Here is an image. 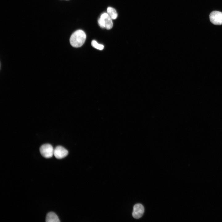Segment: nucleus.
<instances>
[{
	"label": "nucleus",
	"instance_id": "1",
	"mask_svg": "<svg viewBox=\"0 0 222 222\" xmlns=\"http://www.w3.org/2000/svg\"><path fill=\"white\" fill-rule=\"evenodd\" d=\"M86 39L85 32L81 30L75 31L71 35L70 39L71 45L73 47H78L82 46Z\"/></svg>",
	"mask_w": 222,
	"mask_h": 222
},
{
	"label": "nucleus",
	"instance_id": "2",
	"mask_svg": "<svg viewBox=\"0 0 222 222\" xmlns=\"http://www.w3.org/2000/svg\"><path fill=\"white\" fill-rule=\"evenodd\" d=\"M98 23L100 27L107 30L111 29L113 26L112 18L107 13H104L98 19Z\"/></svg>",
	"mask_w": 222,
	"mask_h": 222
},
{
	"label": "nucleus",
	"instance_id": "3",
	"mask_svg": "<svg viewBox=\"0 0 222 222\" xmlns=\"http://www.w3.org/2000/svg\"><path fill=\"white\" fill-rule=\"evenodd\" d=\"M39 150L42 155L46 158H51L54 155V149L52 146L49 144L42 145Z\"/></svg>",
	"mask_w": 222,
	"mask_h": 222
},
{
	"label": "nucleus",
	"instance_id": "4",
	"mask_svg": "<svg viewBox=\"0 0 222 222\" xmlns=\"http://www.w3.org/2000/svg\"><path fill=\"white\" fill-rule=\"evenodd\" d=\"M211 22L215 25L222 24V12L217 11H212L209 15Z\"/></svg>",
	"mask_w": 222,
	"mask_h": 222
},
{
	"label": "nucleus",
	"instance_id": "5",
	"mask_svg": "<svg viewBox=\"0 0 222 222\" xmlns=\"http://www.w3.org/2000/svg\"><path fill=\"white\" fill-rule=\"evenodd\" d=\"M68 154V151L62 146H57L54 150V155L57 159H60L66 157Z\"/></svg>",
	"mask_w": 222,
	"mask_h": 222
},
{
	"label": "nucleus",
	"instance_id": "6",
	"mask_svg": "<svg viewBox=\"0 0 222 222\" xmlns=\"http://www.w3.org/2000/svg\"><path fill=\"white\" fill-rule=\"evenodd\" d=\"M144 212V208L143 206L140 204H136L133 207L132 216L135 219H139L142 216Z\"/></svg>",
	"mask_w": 222,
	"mask_h": 222
},
{
	"label": "nucleus",
	"instance_id": "7",
	"mask_svg": "<svg viewBox=\"0 0 222 222\" xmlns=\"http://www.w3.org/2000/svg\"><path fill=\"white\" fill-rule=\"evenodd\" d=\"M46 221L47 222H60L57 216L53 212H50L48 213L46 217Z\"/></svg>",
	"mask_w": 222,
	"mask_h": 222
},
{
	"label": "nucleus",
	"instance_id": "8",
	"mask_svg": "<svg viewBox=\"0 0 222 222\" xmlns=\"http://www.w3.org/2000/svg\"><path fill=\"white\" fill-rule=\"evenodd\" d=\"M107 13L112 19H115L117 17V14L116 10L112 7H109L107 8Z\"/></svg>",
	"mask_w": 222,
	"mask_h": 222
},
{
	"label": "nucleus",
	"instance_id": "9",
	"mask_svg": "<svg viewBox=\"0 0 222 222\" xmlns=\"http://www.w3.org/2000/svg\"><path fill=\"white\" fill-rule=\"evenodd\" d=\"M91 45L93 47L98 50H102L104 48L103 45L98 43L95 40H93L92 41Z\"/></svg>",
	"mask_w": 222,
	"mask_h": 222
}]
</instances>
